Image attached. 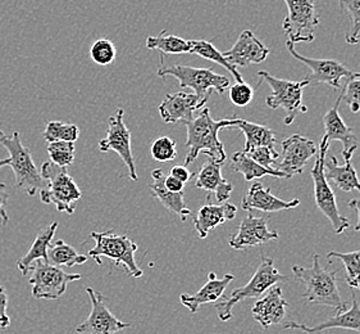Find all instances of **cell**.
Segmentation results:
<instances>
[{
    "instance_id": "1",
    "label": "cell",
    "mask_w": 360,
    "mask_h": 334,
    "mask_svg": "<svg viewBox=\"0 0 360 334\" xmlns=\"http://www.w3.org/2000/svg\"><path fill=\"white\" fill-rule=\"evenodd\" d=\"M238 118L231 120H219L216 121L210 115L209 109H202V112L194 117L191 121L186 123L185 126L188 129V139L186 147L188 153L185 159V166H188L194 162L200 153L208 156V159L224 163L227 154L224 151L222 142L218 138V132L221 129L226 128H235L238 125Z\"/></svg>"
},
{
    "instance_id": "2",
    "label": "cell",
    "mask_w": 360,
    "mask_h": 334,
    "mask_svg": "<svg viewBox=\"0 0 360 334\" xmlns=\"http://www.w3.org/2000/svg\"><path fill=\"white\" fill-rule=\"evenodd\" d=\"M313 264L310 268L300 265L292 266V274L297 282L305 285L303 298L308 304L327 306L338 313L346 310L338 285V270L330 271L319 264V254H313Z\"/></svg>"
},
{
    "instance_id": "3",
    "label": "cell",
    "mask_w": 360,
    "mask_h": 334,
    "mask_svg": "<svg viewBox=\"0 0 360 334\" xmlns=\"http://www.w3.org/2000/svg\"><path fill=\"white\" fill-rule=\"evenodd\" d=\"M90 238L94 240L95 246L87 252V256L89 259H94L98 265H103L101 257H107L113 261L115 268L122 266L131 278L140 279L144 276V271L139 268L135 259L139 246L130 237L115 234V230L110 229L107 232H93Z\"/></svg>"
},
{
    "instance_id": "4",
    "label": "cell",
    "mask_w": 360,
    "mask_h": 334,
    "mask_svg": "<svg viewBox=\"0 0 360 334\" xmlns=\"http://www.w3.org/2000/svg\"><path fill=\"white\" fill-rule=\"evenodd\" d=\"M0 146L4 147L9 153V165L15 174V189H21L27 196L34 197L37 190L44 188L45 180L37 170V163L32 159L29 147L22 143L18 131L7 135L0 130Z\"/></svg>"
},
{
    "instance_id": "5",
    "label": "cell",
    "mask_w": 360,
    "mask_h": 334,
    "mask_svg": "<svg viewBox=\"0 0 360 334\" xmlns=\"http://www.w3.org/2000/svg\"><path fill=\"white\" fill-rule=\"evenodd\" d=\"M40 174L45 180L40 189V201L45 204H54L59 212L75 214V204L81 199L82 193L79 185L65 168L49 162H44Z\"/></svg>"
},
{
    "instance_id": "6",
    "label": "cell",
    "mask_w": 360,
    "mask_h": 334,
    "mask_svg": "<svg viewBox=\"0 0 360 334\" xmlns=\"http://www.w3.org/2000/svg\"><path fill=\"white\" fill-rule=\"evenodd\" d=\"M162 66L158 68L159 78L172 76L180 82L181 87H191L200 98H209L210 90L224 94L230 87V79L213 71V68H198L186 65H165V54H160Z\"/></svg>"
},
{
    "instance_id": "7",
    "label": "cell",
    "mask_w": 360,
    "mask_h": 334,
    "mask_svg": "<svg viewBox=\"0 0 360 334\" xmlns=\"http://www.w3.org/2000/svg\"><path fill=\"white\" fill-rule=\"evenodd\" d=\"M288 276H282L281 273L274 266L272 259L263 257L257 271L254 273L249 283L236 288L231 292L230 296L216 305L217 314L221 321H229L232 318V309L249 298H259L264 292L268 291L272 285L277 283H286Z\"/></svg>"
},
{
    "instance_id": "8",
    "label": "cell",
    "mask_w": 360,
    "mask_h": 334,
    "mask_svg": "<svg viewBox=\"0 0 360 334\" xmlns=\"http://www.w3.org/2000/svg\"><path fill=\"white\" fill-rule=\"evenodd\" d=\"M328 148L330 144L322 140L318 147L316 162L310 174L314 183V198H316L318 210L331 221L333 230L336 234H342L350 226V223L345 216L340 214L336 197L324 175V161H326V154L328 152Z\"/></svg>"
},
{
    "instance_id": "9",
    "label": "cell",
    "mask_w": 360,
    "mask_h": 334,
    "mask_svg": "<svg viewBox=\"0 0 360 334\" xmlns=\"http://www.w3.org/2000/svg\"><path fill=\"white\" fill-rule=\"evenodd\" d=\"M258 76L272 87L274 94L266 97V104L269 109H283L286 117L285 125H291L299 112H308V107L303 104V89L310 82L307 78L302 81H288L277 79L266 71H259Z\"/></svg>"
},
{
    "instance_id": "10",
    "label": "cell",
    "mask_w": 360,
    "mask_h": 334,
    "mask_svg": "<svg viewBox=\"0 0 360 334\" xmlns=\"http://www.w3.org/2000/svg\"><path fill=\"white\" fill-rule=\"evenodd\" d=\"M27 276L32 297L37 299H58L65 295L68 284L81 279L79 274L67 273L43 260L32 264Z\"/></svg>"
},
{
    "instance_id": "11",
    "label": "cell",
    "mask_w": 360,
    "mask_h": 334,
    "mask_svg": "<svg viewBox=\"0 0 360 334\" xmlns=\"http://www.w3.org/2000/svg\"><path fill=\"white\" fill-rule=\"evenodd\" d=\"M288 13L282 23L285 34L292 44L311 43L314 30L319 25L316 0H283Z\"/></svg>"
},
{
    "instance_id": "12",
    "label": "cell",
    "mask_w": 360,
    "mask_h": 334,
    "mask_svg": "<svg viewBox=\"0 0 360 334\" xmlns=\"http://www.w3.org/2000/svg\"><path fill=\"white\" fill-rule=\"evenodd\" d=\"M124 111L118 109L113 116L109 117L108 131L105 138L99 142V151L103 153L113 151L117 153L123 163L127 167V176L131 180L137 182L136 165L131 149V131L123 121Z\"/></svg>"
},
{
    "instance_id": "13",
    "label": "cell",
    "mask_w": 360,
    "mask_h": 334,
    "mask_svg": "<svg viewBox=\"0 0 360 334\" xmlns=\"http://www.w3.org/2000/svg\"><path fill=\"white\" fill-rule=\"evenodd\" d=\"M86 293L91 302V311L87 319L76 327L77 333L115 334L132 327L130 323L121 321L112 313L107 306V298L101 292L86 287Z\"/></svg>"
},
{
    "instance_id": "14",
    "label": "cell",
    "mask_w": 360,
    "mask_h": 334,
    "mask_svg": "<svg viewBox=\"0 0 360 334\" xmlns=\"http://www.w3.org/2000/svg\"><path fill=\"white\" fill-rule=\"evenodd\" d=\"M317 152V144L313 140L295 134L282 142V161L276 163L274 168L288 179L294 175H300L307 162L316 157Z\"/></svg>"
},
{
    "instance_id": "15",
    "label": "cell",
    "mask_w": 360,
    "mask_h": 334,
    "mask_svg": "<svg viewBox=\"0 0 360 334\" xmlns=\"http://www.w3.org/2000/svg\"><path fill=\"white\" fill-rule=\"evenodd\" d=\"M295 44L291 43L290 40L286 42V48L290 51V54L302 62L305 66H308L311 73L307 76L309 82H316V84H328L332 87H341V80L342 79H350L353 73L342 65L336 59H316L304 57L295 51Z\"/></svg>"
},
{
    "instance_id": "16",
    "label": "cell",
    "mask_w": 360,
    "mask_h": 334,
    "mask_svg": "<svg viewBox=\"0 0 360 334\" xmlns=\"http://www.w3.org/2000/svg\"><path fill=\"white\" fill-rule=\"evenodd\" d=\"M209 98H200L195 93L179 92L167 94L159 104V115L166 124H186L194 118L195 112L204 109Z\"/></svg>"
},
{
    "instance_id": "17",
    "label": "cell",
    "mask_w": 360,
    "mask_h": 334,
    "mask_svg": "<svg viewBox=\"0 0 360 334\" xmlns=\"http://www.w3.org/2000/svg\"><path fill=\"white\" fill-rule=\"evenodd\" d=\"M278 233L269 230L268 218H257L252 212L248 214L238 225V233L232 234L229 245L233 249H246L277 240Z\"/></svg>"
},
{
    "instance_id": "18",
    "label": "cell",
    "mask_w": 360,
    "mask_h": 334,
    "mask_svg": "<svg viewBox=\"0 0 360 334\" xmlns=\"http://www.w3.org/2000/svg\"><path fill=\"white\" fill-rule=\"evenodd\" d=\"M341 101H342V90H341L335 106L328 109L324 115V137L322 140L327 142L328 144L331 143L332 140H339L344 146V149H342L344 160H352L354 152L359 147V140L354 134L353 129L349 128L340 116L339 109Z\"/></svg>"
},
{
    "instance_id": "19",
    "label": "cell",
    "mask_w": 360,
    "mask_h": 334,
    "mask_svg": "<svg viewBox=\"0 0 360 334\" xmlns=\"http://www.w3.org/2000/svg\"><path fill=\"white\" fill-rule=\"evenodd\" d=\"M268 54L269 49L257 39L250 30L243 31L235 45L230 51L224 53L230 63L240 67L262 63L266 61Z\"/></svg>"
},
{
    "instance_id": "20",
    "label": "cell",
    "mask_w": 360,
    "mask_h": 334,
    "mask_svg": "<svg viewBox=\"0 0 360 334\" xmlns=\"http://www.w3.org/2000/svg\"><path fill=\"white\" fill-rule=\"evenodd\" d=\"M288 307V301L283 298L281 288L274 284L268 290L264 297L255 301L252 314L254 320L259 323L263 329H268L281 323L286 315Z\"/></svg>"
},
{
    "instance_id": "21",
    "label": "cell",
    "mask_w": 360,
    "mask_h": 334,
    "mask_svg": "<svg viewBox=\"0 0 360 334\" xmlns=\"http://www.w3.org/2000/svg\"><path fill=\"white\" fill-rule=\"evenodd\" d=\"M352 298H353L352 306L349 307V310L340 311L335 316L324 320L316 327H308L305 324H300V323H295V321H288V323L283 324V328L285 329L302 330V332L308 334L321 333L323 330L335 329V328H342V329H349V330H354V332H359L360 333V306L354 292L352 293Z\"/></svg>"
},
{
    "instance_id": "22",
    "label": "cell",
    "mask_w": 360,
    "mask_h": 334,
    "mask_svg": "<svg viewBox=\"0 0 360 334\" xmlns=\"http://www.w3.org/2000/svg\"><path fill=\"white\" fill-rule=\"evenodd\" d=\"M300 204V199L292 201H283L281 198L272 194L271 188H264L263 184L259 182L252 183L248 190L243 201L241 207L243 210L252 212V211H260V212H277V211L291 210Z\"/></svg>"
},
{
    "instance_id": "23",
    "label": "cell",
    "mask_w": 360,
    "mask_h": 334,
    "mask_svg": "<svg viewBox=\"0 0 360 334\" xmlns=\"http://www.w3.org/2000/svg\"><path fill=\"white\" fill-rule=\"evenodd\" d=\"M238 207L230 202L222 204H210V194H208V202L202 206L193 218L195 230L200 240H205L209 233L217 226L222 225L226 221L236 218Z\"/></svg>"
},
{
    "instance_id": "24",
    "label": "cell",
    "mask_w": 360,
    "mask_h": 334,
    "mask_svg": "<svg viewBox=\"0 0 360 334\" xmlns=\"http://www.w3.org/2000/svg\"><path fill=\"white\" fill-rule=\"evenodd\" d=\"M233 280L232 274H226L224 278H217L216 273H209L208 282L202 285L195 295L182 293L180 301L191 314H196L202 305L213 304L224 296L226 288Z\"/></svg>"
},
{
    "instance_id": "25",
    "label": "cell",
    "mask_w": 360,
    "mask_h": 334,
    "mask_svg": "<svg viewBox=\"0 0 360 334\" xmlns=\"http://www.w3.org/2000/svg\"><path fill=\"white\" fill-rule=\"evenodd\" d=\"M222 166L224 163L208 159L200 168L195 182L196 188L202 189L209 194L213 193L219 204L227 202L233 190V185L222 176Z\"/></svg>"
},
{
    "instance_id": "26",
    "label": "cell",
    "mask_w": 360,
    "mask_h": 334,
    "mask_svg": "<svg viewBox=\"0 0 360 334\" xmlns=\"http://www.w3.org/2000/svg\"><path fill=\"white\" fill-rule=\"evenodd\" d=\"M152 178L153 183L149 185L152 197L157 198L159 202L166 207L167 210L176 214L182 221H186V218L191 215V210L185 204L184 192L173 193L171 190H168L165 185L166 175L160 168L153 170Z\"/></svg>"
},
{
    "instance_id": "27",
    "label": "cell",
    "mask_w": 360,
    "mask_h": 334,
    "mask_svg": "<svg viewBox=\"0 0 360 334\" xmlns=\"http://www.w3.org/2000/svg\"><path fill=\"white\" fill-rule=\"evenodd\" d=\"M58 229V223L54 221L51 225L45 226L40 232L37 233V238L31 245L27 254L17 261V268L21 271L23 276H29L30 269L32 264L39 260L48 262V249L51 247L53 238L56 235Z\"/></svg>"
},
{
    "instance_id": "28",
    "label": "cell",
    "mask_w": 360,
    "mask_h": 334,
    "mask_svg": "<svg viewBox=\"0 0 360 334\" xmlns=\"http://www.w3.org/2000/svg\"><path fill=\"white\" fill-rule=\"evenodd\" d=\"M324 175L328 182L335 183V185L344 192H360L359 178L352 160H345L344 165H340L336 157L332 156L330 161H324Z\"/></svg>"
},
{
    "instance_id": "29",
    "label": "cell",
    "mask_w": 360,
    "mask_h": 334,
    "mask_svg": "<svg viewBox=\"0 0 360 334\" xmlns=\"http://www.w3.org/2000/svg\"><path fill=\"white\" fill-rule=\"evenodd\" d=\"M231 168L235 173L244 175L246 182H252L255 179H260L263 176H274V178H285V175L274 170L266 168L259 165L258 162L249 157L244 151L235 152L231 157Z\"/></svg>"
},
{
    "instance_id": "30",
    "label": "cell",
    "mask_w": 360,
    "mask_h": 334,
    "mask_svg": "<svg viewBox=\"0 0 360 334\" xmlns=\"http://www.w3.org/2000/svg\"><path fill=\"white\" fill-rule=\"evenodd\" d=\"M236 126L245 135L244 152H249V151H252L254 148H258V147L274 148L277 139H276L274 131L272 129L263 126V125L249 123V121L241 120V118H238Z\"/></svg>"
},
{
    "instance_id": "31",
    "label": "cell",
    "mask_w": 360,
    "mask_h": 334,
    "mask_svg": "<svg viewBox=\"0 0 360 334\" xmlns=\"http://www.w3.org/2000/svg\"><path fill=\"white\" fill-rule=\"evenodd\" d=\"M89 260L87 254H81L65 240H58L51 242V247L48 249V262L56 266L73 268L76 265H82Z\"/></svg>"
},
{
    "instance_id": "32",
    "label": "cell",
    "mask_w": 360,
    "mask_h": 334,
    "mask_svg": "<svg viewBox=\"0 0 360 334\" xmlns=\"http://www.w3.org/2000/svg\"><path fill=\"white\" fill-rule=\"evenodd\" d=\"M146 48L150 51H159L160 54H185L191 51L190 40L171 35L163 30L158 37H149L146 39Z\"/></svg>"
},
{
    "instance_id": "33",
    "label": "cell",
    "mask_w": 360,
    "mask_h": 334,
    "mask_svg": "<svg viewBox=\"0 0 360 334\" xmlns=\"http://www.w3.org/2000/svg\"><path fill=\"white\" fill-rule=\"evenodd\" d=\"M190 43H191V51H190L191 54H196L202 58L208 59L210 62H216L217 65L222 66L227 71H230L231 75L235 78L236 82H244V79H243L241 73H238L236 66L230 63L229 59L224 57V53L218 51L210 42L190 40Z\"/></svg>"
},
{
    "instance_id": "34",
    "label": "cell",
    "mask_w": 360,
    "mask_h": 334,
    "mask_svg": "<svg viewBox=\"0 0 360 334\" xmlns=\"http://www.w3.org/2000/svg\"><path fill=\"white\" fill-rule=\"evenodd\" d=\"M333 257L339 259L340 261L344 264L346 270L345 282L347 285L350 288L360 291V249L354 252H347V254H341L336 251L327 254L328 260H331Z\"/></svg>"
},
{
    "instance_id": "35",
    "label": "cell",
    "mask_w": 360,
    "mask_h": 334,
    "mask_svg": "<svg viewBox=\"0 0 360 334\" xmlns=\"http://www.w3.org/2000/svg\"><path fill=\"white\" fill-rule=\"evenodd\" d=\"M43 137L48 143L51 142L76 143L79 138V126L75 124H65L62 121H49L46 123Z\"/></svg>"
},
{
    "instance_id": "36",
    "label": "cell",
    "mask_w": 360,
    "mask_h": 334,
    "mask_svg": "<svg viewBox=\"0 0 360 334\" xmlns=\"http://www.w3.org/2000/svg\"><path fill=\"white\" fill-rule=\"evenodd\" d=\"M46 152L49 154L51 163L65 168L71 166L75 161L76 147L75 143H70V142H51L46 147Z\"/></svg>"
},
{
    "instance_id": "37",
    "label": "cell",
    "mask_w": 360,
    "mask_h": 334,
    "mask_svg": "<svg viewBox=\"0 0 360 334\" xmlns=\"http://www.w3.org/2000/svg\"><path fill=\"white\" fill-rule=\"evenodd\" d=\"M342 12L352 21L350 31L346 34V43L356 44L360 40V0H338Z\"/></svg>"
},
{
    "instance_id": "38",
    "label": "cell",
    "mask_w": 360,
    "mask_h": 334,
    "mask_svg": "<svg viewBox=\"0 0 360 334\" xmlns=\"http://www.w3.org/2000/svg\"><path fill=\"white\" fill-rule=\"evenodd\" d=\"M90 57L96 65H112L117 57V48L109 39H98L90 48Z\"/></svg>"
},
{
    "instance_id": "39",
    "label": "cell",
    "mask_w": 360,
    "mask_h": 334,
    "mask_svg": "<svg viewBox=\"0 0 360 334\" xmlns=\"http://www.w3.org/2000/svg\"><path fill=\"white\" fill-rule=\"evenodd\" d=\"M150 156L158 162H169L177 157L176 142L169 137H160L153 142L150 147Z\"/></svg>"
},
{
    "instance_id": "40",
    "label": "cell",
    "mask_w": 360,
    "mask_h": 334,
    "mask_svg": "<svg viewBox=\"0 0 360 334\" xmlns=\"http://www.w3.org/2000/svg\"><path fill=\"white\" fill-rule=\"evenodd\" d=\"M342 101L347 104L354 113L360 111V79L350 78L347 79L345 87H342Z\"/></svg>"
},
{
    "instance_id": "41",
    "label": "cell",
    "mask_w": 360,
    "mask_h": 334,
    "mask_svg": "<svg viewBox=\"0 0 360 334\" xmlns=\"http://www.w3.org/2000/svg\"><path fill=\"white\" fill-rule=\"evenodd\" d=\"M254 97V89L249 84L236 82L230 87V99L238 107H245L250 104Z\"/></svg>"
},
{
    "instance_id": "42",
    "label": "cell",
    "mask_w": 360,
    "mask_h": 334,
    "mask_svg": "<svg viewBox=\"0 0 360 334\" xmlns=\"http://www.w3.org/2000/svg\"><path fill=\"white\" fill-rule=\"evenodd\" d=\"M245 153L255 162H258L259 165L266 168H274L280 157V154L274 151V148H269V147H258Z\"/></svg>"
},
{
    "instance_id": "43",
    "label": "cell",
    "mask_w": 360,
    "mask_h": 334,
    "mask_svg": "<svg viewBox=\"0 0 360 334\" xmlns=\"http://www.w3.org/2000/svg\"><path fill=\"white\" fill-rule=\"evenodd\" d=\"M8 293L4 287L0 285V329L6 330L11 327V318L7 314Z\"/></svg>"
},
{
    "instance_id": "44",
    "label": "cell",
    "mask_w": 360,
    "mask_h": 334,
    "mask_svg": "<svg viewBox=\"0 0 360 334\" xmlns=\"http://www.w3.org/2000/svg\"><path fill=\"white\" fill-rule=\"evenodd\" d=\"M9 199V194H8L7 188L3 183H0V220H1V225L7 226L9 223V216H8L6 206Z\"/></svg>"
},
{
    "instance_id": "45",
    "label": "cell",
    "mask_w": 360,
    "mask_h": 334,
    "mask_svg": "<svg viewBox=\"0 0 360 334\" xmlns=\"http://www.w3.org/2000/svg\"><path fill=\"white\" fill-rule=\"evenodd\" d=\"M169 175H172L173 178H176V179H179L182 183L190 182L191 180V178L194 176V174L188 170V166H185V165H177V166H173L171 170H169Z\"/></svg>"
},
{
    "instance_id": "46",
    "label": "cell",
    "mask_w": 360,
    "mask_h": 334,
    "mask_svg": "<svg viewBox=\"0 0 360 334\" xmlns=\"http://www.w3.org/2000/svg\"><path fill=\"white\" fill-rule=\"evenodd\" d=\"M165 185H166V188L168 189V190H171L173 193L184 192V188H185V183L181 182L179 179H176V178H173L172 175L166 176Z\"/></svg>"
},
{
    "instance_id": "47",
    "label": "cell",
    "mask_w": 360,
    "mask_h": 334,
    "mask_svg": "<svg viewBox=\"0 0 360 334\" xmlns=\"http://www.w3.org/2000/svg\"><path fill=\"white\" fill-rule=\"evenodd\" d=\"M349 207L356 211V216H358V221L356 225L354 226L355 232H360V199H353L349 202Z\"/></svg>"
},
{
    "instance_id": "48",
    "label": "cell",
    "mask_w": 360,
    "mask_h": 334,
    "mask_svg": "<svg viewBox=\"0 0 360 334\" xmlns=\"http://www.w3.org/2000/svg\"><path fill=\"white\" fill-rule=\"evenodd\" d=\"M8 165H9V157L0 160V168H1V167L8 166Z\"/></svg>"
},
{
    "instance_id": "49",
    "label": "cell",
    "mask_w": 360,
    "mask_h": 334,
    "mask_svg": "<svg viewBox=\"0 0 360 334\" xmlns=\"http://www.w3.org/2000/svg\"><path fill=\"white\" fill-rule=\"evenodd\" d=\"M352 76H353V78H359L360 79V73H353Z\"/></svg>"
}]
</instances>
